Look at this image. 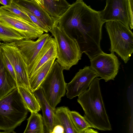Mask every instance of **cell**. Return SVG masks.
<instances>
[{
  "label": "cell",
  "instance_id": "20",
  "mask_svg": "<svg viewBox=\"0 0 133 133\" xmlns=\"http://www.w3.org/2000/svg\"><path fill=\"white\" fill-rule=\"evenodd\" d=\"M69 108L62 106L55 108L56 116L59 124L64 129V133H77L72 123L69 115Z\"/></svg>",
  "mask_w": 133,
  "mask_h": 133
},
{
  "label": "cell",
  "instance_id": "32",
  "mask_svg": "<svg viewBox=\"0 0 133 133\" xmlns=\"http://www.w3.org/2000/svg\"><path fill=\"white\" fill-rule=\"evenodd\" d=\"M1 43L0 42V65L1 62V56L2 53V51L1 47Z\"/></svg>",
  "mask_w": 133,
  "mask_h": 133
},
{
  "label": "cell",
  "instance_id": "19",
  "mask_svg": "<svg viewBox=\"0 0 133 133\" xmlns=\"http://www.w3.org/2000/svg\"><path fill=\"white\" fill-rule=\"evenodd\" d=\"M18 91L29 112H38L40 110L39 103L31 90L22 86H17Z\"/></svg>",
  "mask_w": 133,
  "mask_h": 133
},
{
  "label": "cell",
  "instance_id": "24",
  "mask_svg": "<svg viewBox=\"0 0 133 133\" xmlns=\"http://www.w3.org/2000/svg\"><path fill=\"white\" fill-rule=\"evenodd\" d=\"M18 7L22 11L29 17L32 22L44 32L47 33L49 31L48 28L37 17L26 9L21 7Z\"/></svg>",
  "mask_w": 133,
  "mask_h": 133
},
{
  "label": "cell",
  "instance_id": "8",
  "mask_svg": "<svg viewBox=\"0 0 133 133\" xmlns=\"http://www.w3.org/2000/svg\"><path fill=\"white\" fill-rule=\"evenodd\" d=\"M1 47L3 53L15 71L17 87H23L31 90L27 65L15 42L2 43Z\"/></svg>",
  "mask_w": 133,
  "mask_h": 133
},
{
  "label": "cell",
  "instance_id": "6",
  "mask_svg": "<svg viewBox=\"0 0 133 133\" xmlns=\"http://www.w3.org/2000/svg\"><path fill=\"white\" fill-rule=\"evenodd\" d=\"M63 69L56 61L39 87L46 100L54 109L65 95L67 83L63 73Z\"/></svg>",
  "mask_w": 133,
  "mask_h": 133
},
{
  "label": "cell",
  "instance_id": "12",
  "mask_svg": "<svg viewBox=\"0 0 133 133\" xmlns=\"http://www.w3.org/2000/svg\"><path fill=\"white\" fill-rule=\"evenodd\" d=\"M51 36L47 33L43 34L36 41L23 39L15 42L27 65V69L33 63L45 43Z\"/></svg>",
  "mask_w": 133,
  "mask_h": 133
},
{
  "label": "cell",
  "instance_id": "29",
  "mask_svg": "<svg viewBox=\"0 0 133 133\" xmlns=\"http://www.w3.org/2000/svg\"><path fill=\"white\" fill-rule=\"evenodd\" d=\"M12 0H0V3L4 6L10 5L12 3Z\"/></svg>",
  "mask_w": 133,
  "mask_h": 133
},
{
  "label": "cell",
  "instance_id": "33",
  "mask_svg": "<svg viewBox=\"0 0 133 133\" xmlns=\"http://www.w3.org/2000/svg\"><path fill=\"white\" fill-rule=\"evenodd\" d=\"M26 0L29 1H35L34 0Z\"/></svg>",
  "mask_w": 133,
  "mask_h": 133
},
{
  "label": "cell",
  "instance_id": "10",
  "mask_svg": "<svg viewBox=\"0 0 133 133\" xmlns=\"http://www.w3.org/2000/svg\"><path fill=\"white\" fill-rule=\"evenodd\" d=\"M97 73L89 66H85L80 69L72 80L67 84L66 95L67 98L71 99L84 92L96 77Z\"/></svg>",
  "mask_w": 133,
  "mask_h": 133
},
{
  "label": "cell",
  "instance_id": "5",
  "mask_svg": "<svg viewBox=\"0 0 133 133\" xmlns=\"http://www.w3.org/2000/svg\"><path fill=\"white\" fill-rule=\"evenodd\" d=\"M105 27L110 39L111 52H115L127 63L133 52V33L121 22L117 21L105 22Z\"/></svg>",
  "mask_w": 133,
  "mask_h": 133
},
{
  "label": "cell",
  "instance_id": "25",
  "mask_svg": "<svg viewBox=\"0 0 133 133\" xmlns=\"http://www.w3.org/2000/svg\"><path fill=\"white\" fill-rule=\"evenodd\" d=\"M1 7L28 21L32 22L29 17L19 9L18 6L12 3L10 5L3 6Z\"/></svg>",
  "mask_w": 133,
  "mask_h": 133
},
{
  "label": "cell",
  "instance_id": "13",
  "mask_svg": "<svg viewBox=\"0 0 133 133\" xmlns=\"http://www.w3.org/2000/svg\"><path fill=\"white\" fill-rule=\"evenodd\" d=\"M12 3L30 12L41 21L49 31L58 24L59 18L52 17L35 1L26 0H12Z\"/></svg>",
  "mask_w": 133,
  "mask_h": 133
},
{
  "label": "cell",
  "instance_id": "1",
  "mask_svg": "<svg viewBox=\"0 0 133 133\" xmlns=\"http://www.w3.org/2000/svg\"><path fill=\"white\" fill-rule=\"evenodd\" d=\"M58 26L77 42L82 54L90 59L103 53L100 46L103 25L99 11L76 0L59 18Z\"/></svg>",
  "mask_w": 133,
  "mask_h": 133
},
{
  "label": "cell",
  "instance_id": "34",
  "mask_svg": "<svg viewBox=\"0 0 133 133\" xmlns=\"http://www.w3.org/2000/svg\"><path fill=\"white\" fill-rule=\"evenodd\" d=\"M55 0L59 1V0Z\"/></svg>",
  "mask_w": 133,
  "mask_h": 133
},
{
  "label": "cell",
  "instance_id": "2",
  "mask_svg": "<svg viewBox=\"0 0 133 133\" xmlns=\"http://www.w3.org/2000/svg\"><path fill=\"white\" fill-rule=\"evenodd\" d=\"M101 79L95 78L88 88L78 96L77 101L84 112V117L93 128L102 131H111V126L101 90Z\"/></svg>",
  "mask_w": 133,
  "mask_h": 133
},
{
  "label": "cell",
  "instance_id": "31",
  "mask_svg": "<svg viewBox=\"0 0 133 133\" xmlns=\"http://www.w3.org/2000/svg\"><path fill=\"white\" fill-rule=\"evenodd\" d=\"M39 5L42 7L44 5L43 0H34Z\"/></svg>",
  "mask_w": 133,
  "mask_h": 133
},
{
  "label": "cell",
  "instance_id": "14",
  "mask_svg": "<svg viewBox=\"0 0 133 133\" xmlns=\"http://www.w3.org/2000/svg\"><path fill=\"white\" fill-rule=\"evenodd\" d=\"M57 55L56 43L54 38L51 37L44 44L35 60L28 68L29 78L34 75L43 65Z\"/></svg>",
  "mask_w": 133,
  "mask_h": 133
},
{
  "label": "cell",
  "instance_id": "17",
  "mask_svg": "<svg viewBox=\"0 0 133 133\" xmlns=\"http://www.w3.org/2000/svg\"><path fill=\"white\" fill-rule=\"evenodd\" d=\"M42 7L51 16L59 18L66 11L70 4L66 0H43Z\"/></svg>",
  "mask_w": 133,
  "mask_h": 133
},
{
  "label": "cell",
  "instance_id": "11",
  "mask_svg": "<svg viewBox=\"0 0 133 133\" xmlns=\"http://www.w3.org/2000/svg\"><path fill=\"white\" fill-rule=\"evenodd\" d=\"M106 3L104 9L99 11L102 20L118 21L130 28L128 0H106Z\"/></svg>",
  "mask_w": 133,
  "mask_h": 133
},
{
  "label": "cell",
  "instance_id": "16",
  "mask_svg": "<svg viewBox=\"0 0 133 133\" xmlns=\"http://www.w3.org/2000/svg\"><path fill=\"white\" fill-rule=\"evenodd\" d=\"M16 87V82L6 70L1 61L0 65V99Z\"/></svg>",
  "mask_w": 133,
  "mask_h": 133
},
{
  "label": "cell",
  "instance_id": "18",
  "mask_svg": "<svg viewBox=\"0 0 133 133\" xmlns=\"http://www.w3.org/2000/svg\"><path fill=\"white\" fill-rule=\"evenodd\" d=\"M56 58L52 59L43 65L32 76L29 78L31 90L33 92L39 86L49 73Z\"/></svg>",
  "mask_w": 133,
  "mask_h": 133
},
{
  "label": "cell",
  "instance_id": "26",
  "mask_svg": "<svg viewBox=\"0 0 133 133\" xmlns=\"http://www.w3.org/2000/svg\"><path fill=\"white\" fill-rule=\"evenodd\" d=\"M1 61L5 68L16 83V76L15 69L9 60L3 52L1 56Z\"/></svg>",
  "mask_w": 133,
  "mask_h": 133
},
{
  "label": "cell",
  "instance_id": "4",
  "mask_svg": "<svg viewBox=\"0 0 133 133\" xmlns=\"http://www.w3.org/2000/svg\"><path fill=\"white\" fill-rule=\"evenodd\" d=\"M49 31L54 37L56 43V61L64 70H69L81 58L82 54L77 42L58 25Z\"/></svg>",
  "mask_w": 133,
  "mask_h": 133
},
{
  "label": "cell",
  "instance_id": "3",
  "mask_svg": "<svg viewBox=\"0 0 133 133\" xmlns=\"http://www.w3.org/2000/svg\"><path fill=\"white\" fill-rule=\"evenodd\" d=\"M28 110L16 87L0 99V130L15 132L26 118Z\"/></svg>",
  "mask_w": 133,
  "mask_h": 133
},
{
  "label": "cell",
  "instance_id": "30",
  "mask_svg": "<svg viewBox=\"0 0 133 133\" xmlns=\"http://www.w3.org/2000/svg\"><path fill=\"white\" fill-rule=\"evenodd\" d=\"M98 132L96 130L88 128L85 130L84 133H98Z\"/></svg>",
  "mask_w": 133,
  "mask_h": 133
},
{
  "label": "cell",
  "instance_id": "22",
  "mask_svg": "<svg viewBox=\"0 0 133 133\" xmlns=\"http://www.w3.org/2000/svg\"><path fill=\"white\" fill-rule=\"evenodd\" d=\"M24 39L16 30L0 22V41L4 43H10Z\"/></svg>",
  "mask_w": 133,
  "mask_h": 133
},
{
  "label": "cell",
  "instance_id": "23",
  "mask_svg": "<svg viewBox=\"0 0 133 133\" xmlns=\"http://www.w3.org/2000/svg\"><path fill=\"white\" fill-rule=\"evenodd\" d=\"M69 115L73 125L77 133H84L86 129L92 128V126L78 112L76 111H68Z\"/></svg>",
  "mask_w": 133,
  "mask_h": 133
},
{
  "label": "cell",
  "instance_id": "28",
  "mask_svg": "<svg viewBox=\"0 0 133 133\" xmlns=\"http://www.w3.org/2000/svg\"><path fill=\"white\" fill-rule=\"evenodd\" d=\"M64 133V129L60 125H57L54 127L51 133Z\"/></svg>",
  "mask_w": 133,
  "mask_h": 133
},
{
  "label": "cell",
  "instance_id": "15",
  "mask_svg": "<svg viewBox=\"0 0 133 133\" xmlns=\"http://www.w3.org/2000/svg\"><path fill=\"white\" fill-rule=\"evenodd\" d=\"M32 92L38 100L42 111L45 130L48 133H51L54 127L59 125L55 115V109L52 108L48 102L41 87H39Z\"/></svg>",
  "mask_w": 133,
  "mask_h": 133
},
{
  "label": "cell",
  "instance_id": "7",
  "mask_svg": "<svg viewBox=\"0 0 133 133\" xmlns=\"http://www.w3.org/2000/svg\"><path fill=\"white\" fill-rule=\"evenodd\" d=\"M0 22L16 30L24 39L38 38L44 31L33 23L0 7Z\"/></svg>",
  "mask_w": 133,
  "mask_h": 133
},
{
  "label": "cell",
  "instance_id": "27",
  "mask_svg": "<svg viewBox=\"0 0 133 133\" xmlns=\"http://www.w3.org/2000/svg\"><path fill=\"white\" fill-rule=\"evenodd\" d=\"M128 2L130 19L129 27L132 29L133 28V0H128Z\"/></svg>",
  "mask_w": 133,
  "mask_h": 133
},
{
  "label": "cell",
  "instance_id": "9",
  "mask_svg": "<svg viewBox=\"0 0 133 133\" xmlns=\"http://www.w3.org/2000/svg\"><path fill=\"white\" fill-rule=\"evenodd\" d=\"M90 67L105 82L114 80L120 68L121 63L114 53L104 52L90 59Z\"/></svg>",
  "mask_w": 133,
  "mask_h": 133
},
{
  "label": "cell",
  "instance_id": "21",
  "mask_svg": "<svg viewBox=\"0 0 133 133\" xmlns=\"http://www.w3.org/2000/svg\"><path fill=\"white\" fill-rule=\"evenodd\" d=\"M28 123L24 133H44L43 117L38 112H32L27 119Z\"/></svg>",
  "mask_w": 133,
  "mask_h": 133
}]
</instances>
